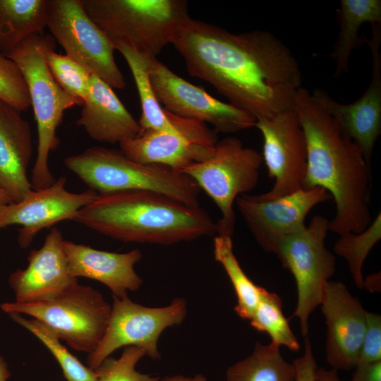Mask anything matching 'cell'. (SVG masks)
I'll return each instance as SVG.
<instances>
[{"label": "cell", "instance_id": "obj_11", "mask_svg": "<svg viewBox=\"0 0 381 381\" xmlns=\"http://www.w3.org/2000/svg\"><path fill=\"white\" fill-rule=\"evenodd\" d=\"M188 313L185 299L176 298L166 306L147 307L132 301L128 296H113L107 327L96 350L87 358V367L95 370L106 358L123 346L142 349L154 360L161 357L158 341L168 327L181 324Z\"/></svg>", "mask_w": 381, "mask_h": 381}, {"label": "cell", "instance_id": "obj_8", "mask_svg": "<svg viewBox=\"0 0 381 381\" xmlns=\"http://www.w3.org/2000/svg\"><path fill=\"white\" fill-rule=\"evenodd\" d=\"M262 162L256 150L245 147L235 136H229L217 142L210 158L180 171L191 178L219 208L222 216L216 223L217 235L233 236L234 202L257 186Z\"/></svg>", "mask_w": 381, "mask_h": 381}, {"label": "cell", "instance_id": "obj_29", "mask_svg": "<svg viewBox=\"0 0 381 381\" xmlns=\"http://www.w3.org/2000/svg\"><path fill=\"white\" fill-rule=\"evenodd\" d=\"M10 318L34 334L49 350L61 366L68 381H97L96 372L85 366L60 342L57 335L46 325L35 319H27L17 313Z\"/></svg>", "mask_w": 381, "mask_h": 381}, {"label": "cell", "instance_id": "obj_34", "mask_svg": "<svg viewBox=\"0 0 381 381\" xmlns=\"http://www.w3.org/2000/svg\"><path fill=\"white\" fill-rule=\"evenodd\" d=\"M380 361L381 316L367 311L366 329L357 363Z\"/></svg>", "mask_w": 381, "mask_h": 381}, {"label": "cell", "instance_id": "obj_32", "mask_svg": "<svg viewBox=\"0 0 381 381\" xmlns=\"http://www.w3.org/2000/svg\"><path fill=\"white\" fill-rule=\"evenodd\" d=\"M145 352L135 346H126L118 358L109 356L94 370L97 381H159L160 377L135 369Z\"/></svg>", "mask_w": 381, "mask_h": 381}, {"label": "cell", "instance_id": "obj_31", "mask_svg": "<svg viewBox=\"0 0 381 381\" xmlns=\"http://www.w3.org/2000/svg\"><path fill=\"white\" fill-rule=\"evenodd\" d=\"M47 64L59 85L83 105L88 95L92 73L66 54H59L54 50L48 53Z\"/></svg>", "mask_w": 381, "mask_h": 381}, {"label": "cell", "instance_id": "obj_21", "mask_svg": "<svg viewBox=\"0 0 381 381\" xmlns=\"http://www.w3.org/2000/svg\"><path fill=\"white\" fill-rule=\"evenodd\" d=\"M77 125L92 140L111 144L135 138L141 132L138 121L112 87L94 73L90 76L88 95Z\"/></svg>", "mask_w": 381, "mask_h": 381}, {"label": "cell", "instance_id": "obj_17", "mask_svg": "<svg viewBox=\"0 0 381 381\" xmlns=\"http://www.w3.org/2000/svg\"><path fill=\"white\" fill-rule=\"evenodd\" d=\"M320 305L327 325V362L337 370L353 369L366 329L367 311L337 281L328 282Z\"/></svg>", "mask_w": 381, "mask_h": 381}, {"label": "cell", "instance_id": "obj_23", "mask_svg": "<svg viewBox=\"0 0 381 381\" xmlns=\"http://www.w3.org/2000/svg\"><path fill=\"white\" fill-rule=\"evenodd\" d=\"M339 33L330 56L336 62L335 77L349 70L352 51L365 43L358 35L365 23L381 25L380 0H341L338 10Z\"/></svg>", "mask_w": 381, "mask_h": 381}, {"label": "cell", "instance_id": "obj_13", "mask_svg": "<svg viewBox=\"0 0 381 381\" xmlns=\"http://www.w3.org/2000/svg\"><path fill=\"white\" fill-rule=\"evenodd\" d=\"M332 199L325 189L316 186L274 199H266L261 194H243L236 203L258 244L274 253L282 239L306 226V218L315 205Z\"/></svg>", "mask_w": 381, "mask_h": 381}, {"label": "cell", "instance_id": "obj_1", "mask_svg": "<svg viewBox=\"0 0 381 381\" xmlns=\"http://www.w3.org/2000/svg\"><path fill=\"white\" fill-rule=\"evenodd\" d=\"M171 44L190 75L209 83L256 121L291 109L301 87L298 63L270 32L235 34L189 16Z\"/></svg>", "mask_w": 381, "mask_h": 381}, {"label": "cell", "instance_id": "obj_6", "mask_svg": "<svg viewBox=\"0 0 381 381\" xmlns=\"http://www.w3.org/2000/svg\"><path fill=\"white\" fill-rule=\"evenodd\" d=\"M114 44L157 58L189 17L185 0H81ZM116 50V49H115Z\"/></svg>", "mask_w": 381, "mask_h": 381}, {"label": "cell", "instance_id": "obj_19", "mask_svg": "<svg viewBox=\"0 0 381 381\" xmlns=\"http://www.w3.org/2000/svg\"><path fill=\"white\" fill-rule=\"evenodd\" d=\"M63 246L69 274L75 278L83 277L104 284L113 296H126L128 291L138 290L143 282L134 268L142 258L139 249L114 253L65 239Z\"/></svg>", "mask_w": 381, "mask_h": 381}, {"label": "cell", "instance_id": "obj_36", "mask_svg": "<svg viewBox=\"0 0 381 381\" xmlns=\"http://www.w3.org/2000/svg\"><path fill=\"white\" fill-rule=\"evenodd\" d=\"M353 369L351 381H381V361L357 363Z\"/></svg>", "mask_w": 381, "mask_h": 381}, {"label": "cell", "instance_id": "obj_26", "mask_svg": "<svg viewBox=\"0 0 381 381\" xmlns=\"http://www.w3.org/2000/svg\"><path fill=\"white\" fill-rule=\"evenodd\" d=\"M279 346L257 342L246 358L229 367L226 381H295V368L281 355Z\"/></svg>", "mask_w": 381, "mask_h": 381}, {"label": "cell", "instance_id": "obj_10", "mask_svg": "<svg viewBox=\"0 0 381 381\" xmlns=\"http://www.w3.org/2000/svg\"><path fill=\"white\" fill-rule=\"evenodd\" d=\"M46 28L67 56L112 88L125 87L114 46L87 15L81 0H47Z\"/></svg>", "mask_w": 381, "mask_h": 381}, {"label": "cell", "instance_id": "obj_7", "mask_svg": "<svg viewBox=\"0 0 381 381\" xmlns=\"http://www.w3.org/2000/svg\"><path fill=\"white\" fill-rule=\"evenodd\" d=\"M6 313L28 315L49 327L72 349L90 354L105 334L111 312L102 294L78 283L47 298L0 304Z\"/></svg>", "mask_w": 381, "mask_h": 381}, {"label": "cell", "instance_id": "obj_24", "mask_svg": "<svg viewBox=\"0 0 381 381\" xmlns=\"http://www.w3.org/2000/svg\"><path fill=\"white\" fill-rule=\"evenodd\" d=\"M47 0H0V54L46 28Z\"/></svg>", "mask_w": 381, "mask_h": 381}, {"label": "cell", "instance_id": "obj_4", "mask_svg": "<svg viewBox=\"0 0 381 381\" xmlns=\"http://www.w3.org/2000/svg\"><path fill=\"white\" fill-rule=\"evenodd\" d=\"M55 42L44 32L35 34L6 56L23 75L37 123V152L30 179L34 190L47 188L56 181L49 169V157L59 145L56 129L64 111L81 104L59 85L50 72L47 54L55 49Z\"/></svg>", "mask_w": 381, "mask_h": 381}, {"label": "cell", "instance_id": "obj_37", "mask_svg": "<svg viewBox=\"0 0 381 381\" xmlns=\"http://www.w3.org/2000/svg\"><path fill=\"white\" fill-rule=\"evenodd\" d=\"M314 381H341L335 369L326 370L325 368H317L315 373Z\"/></svg>", "mask_w": 381, "mask_h": 381}, {"label": "cell", "instance_id": "obj_27", "mask_svg": "<svg viewBox=\"0 0 381 381\" xmlns=\"http://www.w3.org/2000/svg\"><path fill=\"white\" fill-rule=\"evenodd\" d=\"M213 255L224 268L235 291L236 313L241 318L250 320L259 303L261 286L255 284L241 268L234 253L231 237L217 235L214 238Z\"/></svg>", "mask_w": 381, "mask_h": 381}, {"label": "cell", "instance_id": "obj_18", "mask_svg": "<svg viewBox=\"0 0 381 381\" xmlns=\"http://www.w3.org/2000/svg\"><path fill=\"white\" fill-rule=\"evenodd\" d=\"M61 231L52 228L39 249L28 256V267L11 273L8 282L16 302L28 303L53 296L78 283L68 270Z\"/></svg>", "mask_w": 381, "mask_h": 381}, {"label": "cell", "instance_id": "obj_30", "mask_svg": "<svg viewBox=\"0 0 381 381\" xmlns=\"http://www.w3.org/2000/svg\"><path fill=\"white\" fill-rule=\"evenodd\" d=\"M381 238V214L379 212L369 226L358 233L348 232L339 236L334 252L347 262L355 284L363 289V265L373 247Z\"/></svg>", "mask_w": 381, "mask_h": 381}, {"label": "cell", "instance_id": "obj_20", "mask_svg": "<svg viewBox=\"0 0 381 381\" xmlns=\"http://www.w3.org/2000/svg\"><path fill=\"white\" fill-rule=\"evenodd\" d=\"M32 152L28 121L20 111L0 99V190L12 202L32 190L28 176Z\"/></svg>", "mask_w": 381, "mask_h": 381}, {"label": "cell", "instance_id": "obj_22", "mask_svg": "<svg viewBox=\"0 0 381 381\" xmlns=\"http://www.w3.org/2000/svg\"><path fill=\"white\" fill-rule=\"evenodd\" d=\"M119 144L121 151L134 162L177 171L208 159L215 147L197 143L181 134L155 130L143 131Z\"/></svg>", "mask_w": 381, "mask_h": 381}, {"label": "cell", "instance_id": "obj_2", "mask_svg": "<svg viewBox=\"0 0 381 381\" xmlns=\"http://www.w3.org/2000/svg\"><path fill=\"white\" fill-rule=\"evenodd\" d=\"M307 143L303 188L321 187L332 196L336 213L329 231L358 233L373 221L369 207L371 172L359 147L343 135L332 118L301 87L292 105Z\"/></svg>", "mask_w": 381, "mask_h": 381}, {"label": "cell", "instance_id": "obj_28", "mask_svg": "<svg viewBox=\"0 0 381 381\" xmlns=\"http://www.w3.org/2000/svg\"><path fill=\"white\" fill-rule=\"evenodd\" d=\"M250 323L257 331L267 333L271 342L294 351L299 350L300 344L284 315L282 302L277 294L261 287L260 301Z\"/></svg>", "mask_w": 381, "mask_h": 381}, {"label": "cell", "instance_id": "obj_5", "mask_svg": "<svg viewBox=\"0 0 381 381\" xmlns=\"http://www.w3.org/2000/svg\"><path fill=\"white\" fill-rule=\"evenodd\" d=\"M64 164L97 194L150 190L199 206L200 189L188 175L164 166L138 163L121 150L92 147L66 157Z\"/></svg>", "mask_w": 381, "mask_h": 381}, {"label": "cell", "instance_id": "obj_40", "mask_svg": "<svg viewBox=\"0 0 381 381\" xmlns=\"http://www.w3.org/2000/svg\"><path fill=\"white\" fill-rule=\"evenodd\" d=\"M11 376V372L5 359L0 356V381H7Z\"/></svg>", "mask_w": 381, "mask_h": 381}, {"label": "cell", "instance_id": "obj_14", "mask_svg": "<svg viewBox=\"0 0 381 381\" xmlns=\"http://www.w3.org/2000/svg\"><path fill=\"white\" fill-rule=\"evenodd\" d=\"M255 127L262 135V159L274 181L272 188L261 195L274 199L303 188L307 143L295 111L291 109L258 119Z\"/></svg>", "mask_w": 381, "mask_h": 381}, {"label": "cell", "instance_id": "obj_16", "mask_svg": "<svg viewBox=\"0 0 381 381\" xmlns=\"http://www.w3.org/2000/svg\"><path fill=\"white\" fill-rule=\"evenodd\" d=\"M66 179L61 176L49 186L32 189L21 200L0 207V229L20 225L18 243L27 248L43 229L64 220H74L78 212L91 202L97 193L92 190L72 193L66 188Z\"/></svg>", "mask_w": 381, "mask_h": 381}, {"label": "cell", "instance_id": "obj_41", "mask_svg": "<svg viewBox=\"0 0 381 381\" xmlns=\"http://www.w3.org/2000/svg\"><path fill=\"white\" fill-rule=\"evenodd\" d=\"M10 203H12L11 200L0 190V207Z\"/></svg>", "mask_w": 381, "mask_h": 381}, {"label": "cell", "instance_id": "obj_33", "mask_svg": "<svg viewBox=\"0 0 381 381\" xmlns=\"http://www.w3.org/2000/svg\"><path fill=\"white\" fill-rule=\"evenodd\" d=\"M0 99L20 111L31 106L25 81L17 65L0 54Z\"/></svg>", "mask_w": 381, "mask_h": 381}, {"label": "cell", "instance_id": "obj_9", "mask_svg": "<svg viewBox=\"0 0 381 381\" xmlns=\"http://www.w3.org/2000/svg\"><path fill=\"white\" fill-rule=\"evenodd\" d=\"M328 231L329 220L314 216L308 226L282 239L274 252L296 281L298 296L293 316L299 320L303 337L308 333L309 317L320 305L335 272V257L325 246Z\"/></svg>", "mask_w": 381, "mask_h": 381}, {"label": "cell", "instance_id": "obj_25", "mask_svg": "<svg viewBox=\"0 0 381 381\" xmlns=\"http://www.w3.org/2000/svg\"><path fill=\"white\" fill-rule=\"evenodd\" d=\"M115 49L125 59L135 80L142 109L138 121L141 131L155 130L180 134L169 122L165 110L157 99L150 80V67L155 58L124 46H118Z\"/></svg>", "mask_w": 381, "mask_h": 381}, {"label": "cell", "instance_id": "obj_12", "mask_svg": "<svg viewBox=\"0 0 381 381\" xmlns=\"http://www.w3.org/2000/svg\"><path fill=\"white\" fill-rule=\"evenodd\" d=\"M150 80L164 109L178 116L207 123L217 132L233 133L255 127L256 119L250 114L222 102L202 87L181 78L154 59Z\"/></svg>", "mask_w": 381, "mask_h": 381}, {"label": "cell", "instance_id": "obj_39", "mask_svg": "<svg viewBox=\"0 0 381 381\" xmlns=\"http://www.w3.org/2000/svg\"><path fill=\"white\" fill-rule=\"evenodd\" d=\"M380 284V273L373 274L369 275L366 280H364L363 287L370 290L371 291H378Z\"/></svg>", "mask_w": 381, "mask_h": 381}, {"label": "cell", "instance_id": "obj_15", "mask_svg": "<svg viewBox=\"0 0 381 381\" xmlns=\"http://www.w3.org/2000/svg\"><path fill=\"white\" fill-rule=\"evenodd\" d=\"M372 36L365 37L372 55V77L363 95L350 104H340L327 92L315 89L313 99L334 121L341 133L361 149L370 165L373 148L381 133V25L373 24Z\"/></svg>", "mask_w": 381, "mask_h": 381}, {"label": "cell", "instance_id": "obj_35", "mask_svg": "<svg viewBox=\"0 0 381 381\" xmlns=\"http://www.w3.org/2000/svg\"><path fill=\"white\" fill-rule=\"evenodd\" d=\"M304 344L303 354L292 362L295 368V381H314L318 367L308 335L304 337Z\"/></svg>", "mask_w": 381, "mask_h": 381}, {"label": "cell", "instance_id": "obj_3", "mask_svg": "<svg viewBox=\"0 0 381 381\" xmlns=\"http://www.w3.org/2000/svg\"><path fill=\"white\" fill-rule=\"evenodd\" d=\"M74 221L126 243L169 246L217 234V224L200 206L150 190L97 194Z\"/></svg>", "mask_w": 381, "mask_h": 381}, {"label": "cell", "instance_id": "obj_38", "mask_svg": "<svg viewBox=\"0 0 381 381\" xmlns=\"http://www.w3.org/2000/svg\"><path fill=\"white\" fill-rule=\"evenodd\" d=\"M159 381H208L207 379L201 374L195 375L193 377L182 375H174L166 376L160 378Z\"/></svg>", "mask_w": 381, "mask_h": 381}]
</instances>
